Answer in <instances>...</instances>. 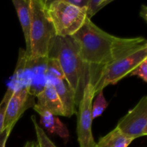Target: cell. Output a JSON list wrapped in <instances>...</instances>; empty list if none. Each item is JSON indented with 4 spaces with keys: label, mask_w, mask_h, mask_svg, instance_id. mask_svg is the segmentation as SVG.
Instances as JSON below:
<instances>
[{
    "label": "cell",
    "mask_w": 147,
    "mask_h": 147,
    "mask_svg": "<svg viewBox=\"0 0 147 147\" xmlns=\"http://www.w3.org/2000/svg\"><path fill=\"white\" fill-rule=\"evenodd\" d=\"M95 96L93 84L88 79L82 98L78 106L77 136L80 147H96L97 145L92 133V103Z\"/></svg>",
    "instance_id": "8992f818"
},
{
    "label": "cell",
    "mask_w": 147,
    "mask_h": 147,
    "mask_svg": "<svg viewBox=\"0 0 147 147\" xmlns=\"http://www.w3.org/2000/svg\"><path fill=\"white\" fill-rule=\"evenodd\" d=\"M67 3L80 9L87 8L89 0H65Z\"/></svg>",
    "instance_id": "44dd1931"
},
{
    "label": "cell",
    "mask_w": 147,
    "mask_h": 147,
    "mask_svg": "<svg viewBox=\"0 0 147 147\" xmlns=\"http://www.w3.org/2000/svg\"><path fill=\"white\" fill-rule=\"evenodd\" d=\"M33 109L40 116V123L49 133L57 134L65 142L68 140L70 136L68 129L57 116L42 109L37 104L34 105Z\"/></svg>",
    "instance_id": "30bf717a"
},
{
    "label": "cell",
    "mask_w": 147,
    "mask_h": 147,
    "mask_svg": "<svg viewBox=\"0 0 147 147\" xmlns=\"http://www.w3.org/2000/svg\"><path fill=\"white\" fill-rule=\"evenodd\" d=\"M48 58L58 60L66 81L74 92L78 106L88 80L86 78V65L80 59L76 42L72 37H56Z\"/></svg>",
    "instance_id": "7a4b0ae2"
},
{
    "label": "cell",
    "mask_w": 147,
    "mask_h": 147,
    "mask_svg": "<svg viewBox=\"0 0 147 147\" xmlns=\"http://www.w3.org/2000/svg\"><path fill=\"white\" fill-rule=\"evenodd\" d=\"M14 90L11 88L9 87L0 103V134L4 129V116H5V111L7 109V103L9 100L10 98L11 97L12 94L14 93Z\"/></svg>",
    "instance_id": "ac0fdd59"
},
{
    "label": "cell",
    "mask_w": 147,
    "mask_h": 147,
    "mask_svg": "<svg viewBox=\"0 0 147 147\" xmlns=\"http://www.w3.org/2000/svg\"><path fill=\"white\" fill-rule=\"evenodd\" d=\"M147 59V46L115 60L88 77L94 88L95 95L103 91L109 85H116Z\"/></svg>",
    "instance_id": "277c9868"
},
{
    "label": "cell",
    "mask_w": 147,
    "mask_h": 147,
    "mask_svg": "<svg viewBox=\"0 0 147 147\" xmlns=\"http://www.w3.org/2000/svg\"><path fill=\"white\" fill-rule=\"evenodd\" d=\"M45 75L48 80L65 79L58 60L55 58H48L46 60Z\"/></svg>",
    "instance_id": "5bb4252c"
},
{
    "label": "cell",
    "mask_w": 147,
    "mask_h": 147,
    "mask_svg": "<svg viewBox=\"0 0 147 147\" xmlns=\"http://www.w3.org/2000/svg\"><path fill=\"white\" fill-rule=\"evenodd\" d=\"M30 62L47 60L55 39L54 27L49 19L44 0H30Z\"/></svg>",
    "instance_id": "3957f363"
},
{
    "label": "cell",
    "mask_w": 147,
    "mask_h": 147,
    "mask_svg": "<svg viewBox=\"0 0 147 147\" xmlns=\"http://www.w3.org/2000/svg\"><path fill=\"white\" fill-rule=\"evenodd\" d=\"M49 81L53 83L60 98L64 109L65 116L71 117L72 116L77 113L76 96L74 92L73 91L65 79H55Z\"/></svg>",
    "instance_id": "8fae6325"
},
{
    "label": "cell",
    "mask_w": 147,
    "mask_h": 147,
    "mask_svg": "<svg viewBox=\"0 0 147 147\" xmlns=\"http://www.w3.org/2000/svg\"><path fill=\"white\" fill-rule=\"evenodd\" d=\"M34 96L30 93L29 86L14 90L7 103L3 129H10L12 130L24 111L30 108L34 107Z\"/></svg>",
    "instance_id": "ba28073f"
},
{
    "label": "cell",
    "mask_w": 147,
    "mask_h": 147,
    "mask_svg": "<svg viewBox=\"0 0 147 147\" xmlns=\"http://www.w3.org/2000/svg\"><path fill=\"white\" fill-rule=\"evenodd\" d=\"M113 0H89L87 6V9H86L87 18L91 20L92 17L98 11H100L102 8L106 7Z\"/></svg>",
    "instance_id": "e0dca14e"
},
{
    "label": "cell",
    "mask_w": 147,
    "mask_h": 147,
    "mask_svg": "<svg viewBox=\"0 0 147 147\" xmlns=\"http://www.w3.org/2000/svg\"><path fill=\"white\" fill-rule=\"evenodd\" d=\"M140 17L145 21V22H147V7L146 5L143 4L141 7V11L139 13Z\"/></svg>",
    "instance_id": "7402d4cb"
},
{
    "label": "cell",
    "mask_w": 147,
    "mask_h": 147,
    "mask_svg": "<svg viewBox=\"0 0 147 147\" xmlns=\"http://www.w3.org/2000/svg\"><path fill=\"white\" fill-rule=\"evenodd\" d=\"M23 147H40L38 143L34 141H29V142H26L25 144L24 145Z\"/></svg>",
    "instance_id": "603a6c76"
},
{
    "label": "cell",
    "mask_w": 147,
    "mask_h": 147,
    "mask_svg": "<svg viewBox=\"0 0 147 147\" xmlns=\"http://www.w3.org/2000/svg\"><path fill=\"white\" fill-rule=\"evenodd\" d=\"M134 139L122 134L116 128L99 139L96 147H128Z\"/></svg>",
    "instance_id": "4fadbf2b"
},
{
    "label": "cell",
    "mask_w": 147,
    "mask_h": 147,
    "mask_svg": "<svg viewBox=\"0 0 147 147\" xmlns=\"http://www.w3.org/2000/svg\"><path fill=\"white\" fill-rule=\"evenodd\" d=\"M129 76H137L140 78L144 82H147V59L139 64Z\"/></svg>",
    "instance_id": "d6986e66"
},
{
    "label": "cell",
    "mask_w": 147,
    "mask_h": 147,
    "mask_svg": "<svg viewBox=\"0 0 147 147\" xmlns=\"http://www.w3.org/2000/svg\"><path fill=\"white\" fill-rule=\"evenodd\" d=\"M31 120L32 124L34 126V130H35L36 136H37V143L40 147H57L55 144L50 139V138L47 136L45 132L44 131L43 129L39 126L36 117L34 116H31Z\"/></svg>",
    "instance_id": "9a60e30c"
},
{
    "label": "cell",
    "mask_w": 147,
    "mask_h": 147,
    "mask_svg": "<svg viewBox=\"0 0 147 147\" xmlns=\"http://www.w3.org/2000/svg\"><path fill=\"white\" fill-rule=\"evenodd\" d=\"M109 106L107 100H106L103 92H99L96 94L94 101L92 103V119H95L99 117L103 113L104 111Z\"/></svg>",
    "instance_id": "2e32d148"
},
{
    "label": "cell",
    "mask_w": 147,
    "mask_h": 147,
    "mask_svg": "<svg viewBox=\"0 0 147 147\" xmlns=\"http://www.w3.org/2000/svg\"><path fill=\"white\" fill-rule=\"evenodd\" d=\"M44 4L57 37H72L80 30L87 18V8H78L65 0L44 1Z\"/></svg>",
    "instance_id": "5b68a950"
},
{
    "label": "cell",
    "mask_w": 147,
    "mask_h": 147,
    "mask_svg": "<svg viewBox=\"0 0 147 147\" xmlns=\"http://www.w3.org/2000/svg\"><path fill=\"white\" fill-rule=\"evenodd\" d=\"M11 129H4L0 134V147H6L7 141L11 134Z\"/></svg>",
    "instance_id": "ffe728a7"
},
{
    "label": "cell",
    "mask_w": 147,
    "mask_h": 147,
    "mask_svg": "<svg viewBox=\"0 0 147 147\" xmlns=\"http://www.w3.org/2000/svg\"><path fill=\"white\" fill-rule=\"evenodd\" d=\"M12 3L17 11L19 20L21 24L23 33H24L26 44L24 57L27 60L30 55V0H13Z\"/></svg>",
    "instance_id": "7c38bea8"
},
{
    "label": "cell",
    "mask_w": 147,
    "mask_h": 147,
    "mask_svg": "<svg viewBox=\"0 0 147 147\" xmlns=\"http://www.w3.org/2000/svg\"><path fill=\"white\" fill-rule=\"evenodd\" d=\"M116 129L126 137L132 139L147 135V96L119 121Z\"/></svg>",
    "instance_id": "52a82bcc"
},
{
    "label": "cell",
    "mask_w": 147,
    "mask_h": 147,
    "mask_svg": "<svg viewBox=\"0 0 147 147\" xmlns=\"http://www.w3.org/2000/svg\"><path fill=\"white\" fill-rule=\"evenodd\" d=\"M72 38L78 45L82 61L86 67L93 68L89 74L94 71L88 76L103 66L147 46L144 37H116L100 29L88 18Z\"/></svg>",
    "instance_id": "6da1fadb"
},
{
    "label": "cell",
    "mask_w": 147,
    "mask_h": 147,
    "mask_svg": "<svg viewBox=\"0 0 147 147\" xmlns=\"http://www.w3.org/2000/svg\"><path fill=\"white\" fill-rule=\"evenodd\" d=\"M37 105L55 116H65L63 104L53 83L47 80L43 88L37 94Z\"/></svg>",
    "instance_id": "9c48e42d"
}]
</instances>
